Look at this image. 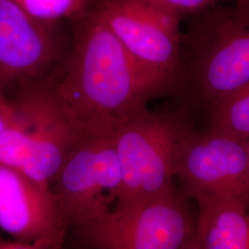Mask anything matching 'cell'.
<instances>
[{"label":"cell","instance_id":"cell-1","mask_svg":"<svg viewBox=\"0 0 249 249\" xmlns=\"http://www.w3.org/2000/svg\"><path fill=\"white\" fill-rule=\"evenodd\" d=\"M71 20V49L49 78L81 133H116L150 100L169 94L89 8Z\"/></svg>","mask_w":249,"mask_h":249},{"label":"cell","instance_id":"cell-2","mask_svg":"<svg viewBox=\"0 0 249 249\" xmlns=\"http://www.w3.org/2000/svg\"><path fill=\"white\" fill-rule=\"evenodd\" d=\"M213 5L188 17L182 35L179 94L207 112L249 82V0Z\"/></svg>","mask_w":249,"mask_h":249},{"label":"cell","instance_id":"cell-3","mask_svg":"<svg viewBox=\"0 0 249 249\" xmlns=\"http://www.w3.org/2000/svg\"><path fill=\"white\" fill-rule=\"evenodd\" d=\"M9 101L12 118L0 136V164L51 187L82 133L49 76L18 89Z\"/></svg>","mask_w":249,"mask_h":249},{"label":"cell","instance_id":"cell-4","mask_svg":"<svg viewBox=\"0 0 249 249\" xmlns=\"http://www.w3.org/2000/svg\"><path fill=\"white\" fill-rule=\"evenodd\" d=\"M193 129L185 111L135 114L116 132L122 183L114 208L137 204L174 188L178 151Z\"/></svg>","mask_w":249,"mask_h":249},{"label":"cell","instance_id":"cell-5","mask_svg":"<svg viewBox=\"0 0 249 249\" xmlns=\"http://www.w3.org/2000/svg\"><path fill=\"white\" fill-rule=\"evenodd\" d=\"M143 71L168 93L184 80L180 21L140 0H91L89 7Z\"/></svg>","mask_w":249,"mask_h":249},{"label":"cell","instance_id":"cell-6","mask_svg":"<svg viewBox=\"0 0 249 249\" xmlns=\"http://www.w3.org/2000/svg\"><path fill=\"white\" fill-rule=\"evenodd\" d=\"M116 133H82L55 178L53 193L63 221L83 228L116 203L122 175Z\"/></svg>","mask_w":249,"mask_h":249},{"label":"cell","instance_id":"cell-7","mask_svg":"<svg viewBox=\"0 0 249 249\" xmlns=\"http://www.w3.org/2000/svg\"><path fill=\"white\" fill-rule=\"evenodd\" d=\"M176 187L137 204L113 208L81 228L97 249H181L196 220Z\"/></svg>","mask_w":249,"mask_h":249},{"label":"cell","instance_id":"cell-8","mask_svg":"<svg viewBox=\"0 0 249 249\" xmlns=\"http://www.w3.org/2000/svg\"><path fill=\"white\" fill-rule=\"evenodd\" d=\"M248 142L212 128H193L181 143L175 171L185 196H231L247 207Z\"/></svg>","mask_w":249,"mask_h":249},{"label":"cell","instance_id":"cell-9","mask_svg":"<svg viewBox=\"0 0 249 249\" xmlns=\"http://www.w3.org/2000/svg\"><path fill=\"white\" fill-rule=\"evenodd\" d=\"M57 23L34 18L11 0H0V93L7 97L58 67L64 56Z\"/></svg>","mask_w":249,"mask_h":249},{"label":"cell","instance_id":"cell-10","mask_svg":"<svg viewBox=\"0 0 249 249\" xmlns=\"http://www.w3.org/2000/svg\"><path fill=\"white\" fill-rule=\"evenodd\" d=\"M66 229L51 187L0 164V230L15 240L61 249Z\"/></svg>","mask_w":249,"mask_h":249},{"label":"cell","instance_id":"cell-11","mask_svg":"<svg viewBox=\"0 0 249 249\" xmlns=\"http://www.w3.org/2000/svg\"><path fill=\"white\" fill-rule=\"evenodd\" d=\"M195 237L202 249H249V209L231 196H197Z\"/></svg>","mask_w":249,"mask_h":249},{"label":"cell","instance_id":"cell-12","mask_svg":"<svg viewBox=\"0 0 249 249\" xmlns=\"http://www.w3.org/2000/svg\"><path fill=\"white\" fill-rule=\"evenodd\" d=\"M209 128L249 139V82L217 102L208 111Z\"/></svg>","mask_w":249,"mask_h":249},{"label":"cell","instance_id":"cell-13","mask_svg":"<svg viewBox=\"0 0 249 249\" xmlns=\"http://www.w3.org/2000/svg\"><path fill=\"white\" fill-rule=\"evenodd\" d=\"M34 18L59 21L75 18L89 9L91 0H11Z\"/></svg>","mask_w":249,"mask_h":249},{"label":"cell","instance_id":"cell-14","mask_svg":"<svg viewBox=\"0 0 249 249\" xmlns=\"http://www.w3.org/2000/svg\"><path fill=\"white\" fill-rule=\"evenodd\" d=\"M181 21L203 9L216 5L221 0H140Z\"/></svg>","mask_w":249,"mask_h":249},{"label":"cell","instance_id":"cell-15","mask_svg":"<svg viewBox=\"0 0 249 249\" xmlns=\"http://www.w3.org/2000/svg\"><path fill=\"white\" fill-rule=\"evenodd\" d=\"M12 118V107L9 98L0 93V136Z\"/></svg>","mask_w":249,"mask_h":249},{"label":"cell","instance_id":"cell-16","mask_svg":"<svg viewBox=\"0 0 249 249\" xmlns=\"http://www.w3.org/2000/svg\"><path fill=\"white\" fill-rule=\"evenodd\" d=\"M0 249H52L41 244L27 243L18 240H6L0 237Z\"/></svg>","mask_w":249,"mask_h":249},{"label":"cell","instance_id":"cell-17","mask_svg":"<svg viewBox=\"0 0 249 249\" xmlns=\"http://www.w3.org/2000/svg\"><path fill=\"white\" fill-rule=\"evenodd\" d=\"M181 249H202L200 248L199 244L197 243L196 237H195V233L194 235L187 241V243L183 246V248Z\"/></svg>","mask_w":249,"mask_h":249},{"label":"cell","instance_id":"cell-18","mask_svg":"<svg viewBox=\"0 0 249 249\" xmlns=\"http://www.w3.org/2000/svg\"><path fill=\"white\" fill-rule=\"evenodd\" d=\"M248 157H249V164H248V178H247V191H246V204L249 209V139L248 142Z\"/></svg>","mask_w":249,"mask_h":249}]
</instances>
